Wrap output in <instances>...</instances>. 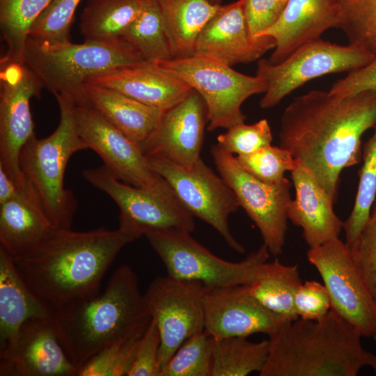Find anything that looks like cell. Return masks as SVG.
<instances>
[{
	"label": "cell",
	"mask_w": 376,
	"mask_h": 376,
	"mask_svg": "<svg viewBox=\"0 0 376 376\" xmlns=\"http://www.w3.org/2000/svg\"><path fill=\"white\" fill-rule=\"evenodd\" d=\"M144 0H88L79 22L86 40L111 41L121 38L141 11Z\"/></svg>",
	"instance_id": "29"
},
{
	"label": "cell",
	"mask_w": 376,
	"mask_h": 376,
	"mask_svg": "<svg viewBox=\"0 0 376 376\" xmlns=\"http://www.w3.org/2000/svg\"><path fill=\"white\" fill-rule=\"evenodd\" d=\"M340 96H352L363 92L376 91V56L366 65L348 72L337 80L329 91Z\"/></svg>",
	"instance_id": "44"
},
{
	"label": "cell",
	"mask_w": 376,
	"mask_h": 376,
	"mask_svg": "<svg viewBox=\"0 0 376 376\" xmlns=\"http://www.w3.org/2000/svg\"><path fill=\"white\" fill-rule=\"evenodd\" d=\"M75 117L78 132L89 149L100 155L104 165L120 180L178 201L167 182L150 167L141 147L89 102L75 104Z\"/></svg>",
	"instance_id": "14"
},
{
	"label": "cell",
	"mask_w": 376,
	"mask_h": 376,
	"mask_svg": "<svg viewBox=\"0 0 376 376\" xmlns=\"http://www.w3.org/2000/svg\"><path fill=\"white\" fill-rule=\"evenodd\" d=\"M56 99L60 111L57 127L47 137L33 136L22 147L19 164L54 227L70 229L77 203L65 187V169L74 153L89 148L78 132L74 102L64 96Z\"/></svg>",
	"instance_id": "6"
},
{
	"label": "cell",
	"mask_w": 376,
	"mask_h": 376,
	"mask_svg": "<svg viewBox=\"0 0 376 376\" xmlns=\"http://www.w3.org/2000/svg\"><path fill=\"white\" fill-rule=\"evenodd\" d=\"M373 337L374 338L375 341V343H376V331H375L374 335L373 336Z\"/></svg>",
	"instance_id": "50"
},
{
	"label": "cell",
	"mask_w": 376,
	"mask_h": 376,
	"mask_svg": "<svg viewBox=\"0 0 376 376\" xmlns=\"http://www.w3.org/2000/svg\"><path fill=\"white\" fill-rule=\"evenodd\" d=\"M376 125V91L340 96L312 90L283 111L279 146L313 175L335 203L343 169L361 157L363 134Z\"/></svg>",
	"instance_id": "1"
},
{
	"label": "cell",
	"mask_w": 376,
	"mask_h": 376,
	"mask_svg": "<svg viewBox=\"0 0 376 376\" xmlns=\"http://www.w3.org/2000/svg\"><path fill=\"white\" fill-rule=\"evenodd\" d=\"M52 0H0V29L6 51L1 63H24L30 29Z\"/></svg>",
	"instance_id": "31"
},
{
	"label": "cell",
	"mask_w": 376,
	"mask_h": 376,
	"mask_svg": "<svg viewBox=\"0 0 376 376\" xmlns=\"http://www.w3.org/2000/svg\"><path fill=\"white\" fill-rule=\"evenodd\" d=\"M150 320L137 275L126 265L113 272L102 292L53 315L60 341L77 370L104 348L142 335Z\"/></svg>",
	"instance_id": "3"
},
{
	"label": "cell",
	"mask_w": 376,
	"mask_h": 376,
	"mask_svg": "<svg viewBox=\"0 0 376 376\" xmlns=\"http://www.w3.org/2000/svg\"><path fill=\"white\" fill-rule=\"evenodd\" d=\"M141 336H134L104 348L81 366L77 376H127Z\"/></svg>",
	"instance_id": "38"
},
{
	"label": "cell",
	"mask_w": 376,
	"mask_h": 376,
	"mask_svg": "<svg viewBox=\"0 0 376 376\" xmlns=\"http://www.w3.org/2000/svg\"><path fill=\"white\" fill-rule=\"evenodd\" d=\"M85 93L89 104L96 111L141 148L155 132L165 112L88 82L85 84Z\"/></svg>",
	"instance_id": "25"
},
{
	"label": "cell",
	"mask_w": 376,
	"mask_h": 376,
	"mask_svg": "<svg viewBox=\"0 0 376 376\" xmlns=\"http://www.w3.org/2000/svg\"><path fill=\"white\" fill-rule=\"evenodd\" d=\"M373 134L363 147V164L352 210L343 222L345 243L352 249L369 219L376 198V125Z\"/></svg>",
	"instance_id": "33"
},
{
	"label": "cell",
	"mask_w": 376,
	"mask_h": 376,
	"mask_svg": "<svg viewBox=\"0 0 376 376\" xmlns=\"http://www.w3.org/2000/svg\"><path fill=\"white\" fill-rule=\"evenodd\" d=\"M150 167L170 185L180 204L214 228L238 253L244 247L232 235L228 218L240 207L232 189L200 157L191 168L157 155H146Z\"/></svg>",
	"instance_id": "10"
},
{
	"label": "cell",
	"mask_w": 376,
	"mask_h": 376,
	"mask_svg": "<svg viewBox=\"0 0 376 376\" xmlns=\"http://www.w3.org/2000/svg\"><path fill=\"white\" fill-rule=\"evenodd\" d=\"M295 198L288 207V218L301 228L309 248L339 237L343 221L334 210V203L310 171L300 162L291 171Z\"/></svg>",
	"instance_id": "22"
},
{
	"label": "cell",
	"mask_w": 376,
	"mask_h": 376,
	"mask_svg": "<svg viewBox=\"0 0 376 376\" xmlns=\"http://www.w3.org/2000/svg\"><path fill=\"white\" fill-rule=\"evenodd\" d=\"M84 178L117 204L119 228L136 240L150 232L180 230L191 233L194 216L178 201L120 180L104 165L85 169Z\"/></svg>",
	"instance_id": "12"
},
{
	"label": "cell",
	"mask_w": 376,
	"mask_h": 376,
	"mask_svg": "<svg viewBox=\"0 0 376 376\" xmlns=\"http://www.w3.org/2000/svg\"><path fill=\"white\" fill-rule=\"evenodd\" d=\"M361 337L332 308L318 320L286 322L269 336V354L259 375L356 376L372 354Z\"/></svg>",
	"instance_id": "4"
},
{
	"label": "cell",
	"mask_w": 376,
	"mask_h": 376,
	"mask_svg": "<svg viewBox=\"0 0 376 376\" xmlns=\"http://www.w3.org/2000/svg\"><path fill=\"white\" fill-rule=\"evenodd\" d=\"M273 136L267 119L251 124L234 125L217 136L218 145L237 156L245 155L272 144Z\"/></svg>",
	"instance_id": "39"
},
{
	"label": "cell",
	"mask_w": 376,
	"mask_h": 376,
	"mask_svg": "<svg viewBox=\"0 0 376 376\" xmlns=\"http://www.w3.org/2000/svg\"><path fill=\"white\" fill-rule=\"evenodd\" d=\"M375 57L357 45H340L319 38L299 47L279 63H272L267 58H261L258 61L256 75L265 81L267 89L260 101V107L272 108L313 79L354 71Z\"/></svg>",
	"instance_id": "9"
},
{
	"label": "cell",
	"mask_w": 376,
	"mask_h": 376,
	"mask_svg": "<svg viewBox=\"0 0 376 376\" xmlns=\"http://www.w3.org/2000/svg\"><path fill=\"white\" fill-rule=\"evenodd\" d=\"M87 82L164 111L183 100L193 91L181 79L148 61L117 68L93 77Z\"/></svg>",
	"instance_id": "23"
},
{
	"label": "cell",
	"mask_w": 376,
	"mask_h": 376,
	"mask_svg": "<svg viewBox=\"0 0 376 376\" xmlns=\"http://www.w3.org/2000/svg\"><path fill=\"white\" fill-rule=\"evenodd\" d=\"M145 236L164 265L168 276L198 281L207 288L251 284L270 255L263 243L244 260L231 262L213 254L187 231H155Z\"/></svg>",
	"instance_id": "7"
},
{
	"label": "cell",
	"mask_w": 376,
	"mask_h": 376,
	"mask_svg": "<svg viewBox=\"0 0 376 376\" xmlns=\"http://www.w3.org/2000/svg\"><path fill=\"white\" fill-rule=\"evenodd\" d=\"M340 19V0H288L275 23L260 36L275 41L268 61L282 62L299 47L319 39L327 30L338 28Z\"/></svg>",
	"instance_id": "21"
},
{
	"label": "cell",
	"mask_w": 376,
	"mask_h": 376,
	"mask_svg": "<svg viewBox=\"0 0 376 376\" xmlns=\"http://www.w3.org/2000/svg\"><path fill=\"white\" fill-rule=\"evenodd\" d=\"M301 283L297 265H284L276 259L267 261L258 278L247 287L263 306L284 321L290 322L298 318L294 298Z\"/></svg>",
	"instance_id": "28"
},
{
	"label": "cell",
	"mask_w": 376,
	"mask_h": 376,
	"mask_svg": "<svg viewBox=\"0 0 376 376\" xmlns=\"http://www.w3.org/2000/svg\"><path fill=\"white\" fill-rule=\"evenodd\" d=\"M207 1H208L210 3L214 4V5H221V3L223 2L224 0H207Z\"/></svg>",
	"instance_id": "48"
},
{
	"label": "cell",
	"mask_w": 376,
	"mask_h": 376,
	"mask_svg": "<svg viewBox=\"0 0 376 376\" xmlns=\"http://www.w3.org/2000/svg\"><path fill=\"white\" fill-rule=\"evenodd\" d=\"M211 154L219 174L258 227L270 255H281L285 244L292 182L288 178L276 184L258 180L218 144L212 146Z\"/></svg>",
	"instance_id": "11"
},
{
	"label": "cell",
	"mask_w": 376,
	"mask_h": 376,
	"mask_svg": "<svg viewBox=\"0 0 376 376\" xmlns=\"http://www.w3.org/2000/svg\"><path fill=\"white\" fill-rule=\"evenodd\" d=\"M207 120L206 105L195 91L165 111L155 132L142 146L146 155H157L185 168L200 158Z\"/></svg>",
	"instance_id": "20"
},
{
	"label": "cell",
	"mask_w": 376,
	"mask_h": 376,
	"mask_svg": "<svg viewBox=\"0 0 376 376\" xmlns=\"http://www.w3.org/2000/svg\"><path fill=\"white\" fill-rule=\"evenodd\" d=\"M80 1L52 0L33 24L29 36L49 43L70 41V28Z\"/></svg>",
	"instance_id": "37"
},
{
	"label": "cell",
	"mask_w": 376,
	"mask_h": 376,
	"mask_svg": "<svg viewBox=\"0 0 376 376\" xmlns=\"http://www.w3.org/2000/svg\"><path fill=\"white\" fill-rule=\"evenodd\" d=\"M42 87L39 78L24 63L1 64L0 166L18 188L26 182L19 164V153L35 135L30 100L40 96Z\"/></svg>",
	"instance_id": "16"
},
{
	"label": "cell",
	"mask_w": 376,
	"mask_h": 376,
	"mask_svg": "<svg viewBox=\"0 0 376 376\" xmlns=\"http://www.w3.org/2000/svg\"><path fill=\"white\" fill-rule=\"evenodd\" d=\"M54 311L31 291L13 257L0 248V345L26 320L52 319Z\"/></svg>",
	"instance_id": "26"
},
{
	"label": "cell",
	"mask_w": 376,
	"mask_h": 376,
	"mask_svg": "<svg viewBox=\"0 0 376 376\" xmlns=\"http://www.w3.org/2000/svg\"><path fill=\"white\" fill-rule=\"evenodd\" d=\"M341 19L338 28L349 44L376 56V0H340Z\"/></svg>",
	"instance_id": "35"
},
{
	"label": "cell",
	"mask_w": 376,
	"mask_h": 376,
	"mask_svg": "<svg viewBox=\"0 0 376 376\" xmlns=\"http://www.w3.org/2000/svg\"><path fill=\"white\" fill-rule=\"evenodd\" d=\"M152 63L201 96L207 107L209 131L244 123L246 116L241 109L244 102L267 89L261 77L240 73L231 66L203 57L192 56Z\"/></svg>",
	"instance_id": "8"
},
{
	"label": "cell",
	"mask_w": 376,
	"mask_h": 376,
	"mask_svg": "<svg viewBox=\"0 0 376 376\" xmlns=\"http://www.w3.org/2000/svg\"><path fill=\"white\" fill-rule=\"evenodd\" d=\"M212 338L205 330L188 338L162 368L160 376H212Z\"/></svg>",
	"instance_id": "34"
},
{
	"label": "cell",
	"mask_w": 376,
	"mask_h": 376,
	"mask_svg": "<svg viewBox=\"0 0 376 376\" xmlns=\"http://www.w3.org/2000/svg\"><path fill=\"white\" fill-rule=\"evenodd\" d=\"M135 240L120 228L84 232L54 228L33 248L13 259L31 291L55 310L98 292L116 256Z\"/></svg>",
	"instance_id": "2"
},
{
	"label": "cell",
	"mask_w": 376,
	"mask_h": 376,
	"mask_svg": "<svg viewBox=\"0 0 376 376\" xmlns=\"http://www.w3.org/2000/svg\"><path fill=\"white\" fill-rule=\"evenodd\" d=\"M19 188L5 171L0 166V204L13 198Z\"/></svg>",
	"instance_id": "45"
},
{
	"label": "cell",
	"mask_w": 376,
	"mask_h": 376,
	"mask_svg": "<svg viewBox=\"0 0 376 376\" xmlns=\"http://www.w3.org/2000/svg\"><path fill=\"white\" fill-rule=\"evenodd\" d=\"M351 251L360 273L376 301V212H371Z\"/></svg>",
	"instance_id": "40"
},
{
	"label": "cell",
	"mask_w": 376,
	"mask_h": 376,
	"mask_svg": "<svg viewBox=\"0 0 376 376\" xmlns=\"http://www.w3.org/2000/svg\"><path fill=\"white\" fill-rule=\"evenodd\" d=\"M294 308L298 318L314 320L324 316L331 308L329 292L323 283L306 281L297 290Z\"/></svg>",
	"instance_id": "42"
},
{
	"label": "cell",
	"mask_w": 376,
	"mask_h": 376,
	"mask_svg": "<svg viewBox=\"0 0 376 376\" xmlns=\"http://www.w3.org/2000/svg\"><path fill=\"white\" fill-rule=\"evenodd\" d=\"M148 62L173 58L162 17L156 0H144L143 7L121 37Z\"/></svg>",
	"instance_id": "32"
},
{
	"label": "cell",
	"mask_w": 376,
	"mask_h": 376,
	"mask_svg": "<svg viewBox=\"0 0 376 376\" xmlns=\"http://www.w3.org/2000/svg\"><path fill=\"white\" fill-rule=\"evenodd\" d=\"M52 319L26 320L0 345L1 376H77Z\"/></svg>",
	"instance_id": "17"
},
{
	"label": "cell",
	"mask_w": 376,
	"mask_h": 376,
	"mask_svg": "<svg viewBox=\"0 0 376 376\" xmlns=\"http://www.w3.org/2000/svg\"><path fill=\"white\" fill-rule=\"evenodd\" d=\"M24 64L55 97L64 96L75 104L88 102L85 84L91 78L117 68L146 62L122 38L111 41L86 40L81 44L49 43L28 37Z\"/></svg>",
	"instance_id": "5"
},
{
	"label": "cell",
	"mask_w": 376,
	"mask_h": 376,
	"mask_svg": "<svg viewBox=\"0 0 376 376\" xmlns=\"http://www.w3.org/2000/svg\"><path fill=\"white\" fill-rule=\"evenodd\" d=\"M161 338L155 321L150 322L139 340L136 352L127 376H160L159 353Z\"/></svg>",
	"instance_id": "41"
},
{
	"label": "cell",
	"mask_w": 376,
	"mask_h": 376,
	"mask_svg": "<svg viewBox=\"0 0 376 376\" xmlns=\"http://www.w3.org/2000/svg\"><path fill=\"white\" fill-rule=\"evenodd\" d=\"M173 58L192 56L198 35L221 5L207 0H156Z\"/></svg>",
	"instance_id": "27"
},
{
	"label": "cell",
	"mask_w": 376,
	"mask_h": 376,
	"mask_svg": "<svg viewBox=\"0 0 376 376\" xmlns=\"http://www.w3.org/2000/svg\"><path fill=\"white\" fill-rule=\"evenodd\" d=\"M244 1L221 5L198 35L193 56L232 67L260 60L274 49L273 38H253L251 34L243 10Z\"/></svg>",
	"instance_id": "19"
},
{
	"label": "cell",
	"mask_w": 376,
	"mask_h": 376,
	"mask_svg": "<svg viewBox=\"0 0 376 376\" xmlns=\"http://www.w3.org/2000/svg\"><path fill=\"white\" fill-rule=\"evenodd\" d=\"M306 256L323 281L331 308L362 336L373 337L376 331V301L347 244L338 237L309 248Z\"/></svg>",
	"instance_id": "13"
},
{
	"label": "cell",
	"mask_w": 376,
	"mask_h": 376,
	"mask_svg": "<svg viewBox=\"0 0 376 376\" xmlns=\"http://www.w3.org/2000/svg\"><path fill=\"white\" fill-rule=\"evenodd\" d=\"M204 288L200 282L166 275L156 278L143 294L160 334L161 369L188 338L204 331Z\"/></svg>",
	"instance_id": "15"
},
{
	"label": "cell",
	"mask_w": 376,
	"mask_h": 376,
	"mask_svg": "<svg viewBox=\"0 0 376 376\" xmlns=\"http://www.w3.org/2000/svg\"><path fill=\"white\" fill-rule=\"evenodd\" d=\"M368 366H371L375 375H376V354H371L369 360Z\"/></svg>",
	"instance_id": "46"
},
{
	"label": "cell",
	"mask_w": 376,
	"mask_h": 376,
	"mask_svg": "<svg viewBox=\"0 0 376 376\" xmlns=\"http://www.w3.org/2000/svg\"><path fill=\"white\" fill-rule=\"evenodd\" d=\"M54 228L31 185L0 204V248L12 257L33 248Z\"/></svg>",
	"instance_id": "24"
},
{
	"label": "cell",
	"mask_w": 376,
	"mask_h": 376,
	"mask_svg": "<svg viewBox=\"0 0 376 376\" xmlns=\"http://www.w3.org/2000/svg\"><path fill=\"white\" fill-rule=\"evenodd\" d=\"M204 330L212 338L268 336L286 322L263 306L247 285L204 288Z\"/></svg>",
	"instance_id": "18"
},
{
	"label": "cell",
	"mask_w": 376,
	"mask_h": 376,
	"mask_svg": "<svg viewBox=\"0 0 376 376\" xmlns=\"http://www.w3.org/2000/svg\"><path fill=\"white\" fill-rule=\"evenodd\" d=\"M371 212H376V198H375V201L374 202V206H373V210H371Z\"/></svg>",
	"instance_id": "49"
},
{
	"label": "cell",
	"mask_w": 376,
	"mask_h": 376,
	"mask_svg": "<svg viewBox=\"0 0 376 376\" xmlns=\"http://www.w3.org/2000/svg\"><path fill=\"white\" fill-rule=\"evenodd\" d=\"M277 1H278V3H279V7L283 10V9L286 2L288 1V0H277Z\"/></svg>",
	"instance_id": "47"
},
{
	"label": "cell",
	"mask_w": 376,
	"mask_h": 376,
	"mask_svg": "<svg viewBox=\"0 0 376 376\" xmlns=\"http://www.w3.org/2000/svg\"><path fill=\"white\" fill-rule=\"evenodd\" d=\"M243 10L253 38H259L272 26L282 12L277 0H245Z\"/></svg>",
	"instance_id": "43"
},
{
	"label": "cell",
	"mask_w": 376,
	"mask_h": 376,
	"mask_svg": "<svg viewBox=\"0 0 376 376\" xmlns=\"http://www.w3.org/2000/svg\"><path fill=\"white\" fill-rule=\"evenodd\" d=\"M236 158L249 173L271 184L284 181L285 173L291 172L297 165V160L287 150L272 144L251 154L236 156Z\"/></svg>",
	"instance_id": "36"
},
{
	"label": "cell",
	"mask_w": 376,
	"mask_h": 376,
	"mask_svg": "<svg viewBox=\"0 0 376 376\" xmlns=\"http://www.w3.org/2000/svg\"><path fill=\"white\" fill-rule=\"evenodd\" d=\"M246 337L212 338V376H246L260 372L267 361L269 341Z\"/></svg>",
	"instance_id": "30"
}]
</instances>
